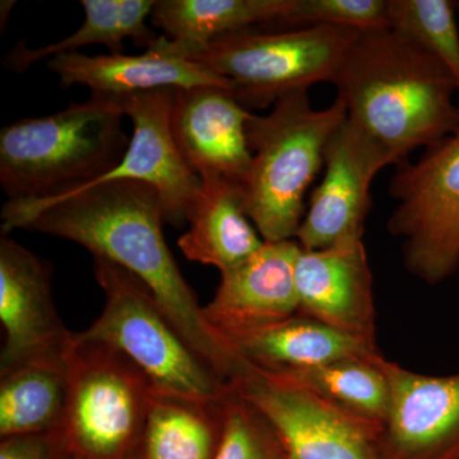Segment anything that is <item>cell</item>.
Returning a JSON list of instances; mask_svg holds the SVG:
<instances>
[{
	"mask_svg": "<svg viewBox=\"0 0 459 459\" xmlns=\"http://www.w3.org/2000/svg\"><path fill=\"white\" fill-rule=\"evenodd\" d=\"M161 197L138 180L100 183L50 201H7L2 234L25 229L80 244L120 265L152 292L195 353L228 382L238 356L204 318L164 237Z\"/></svg>",
	"mask_w": 459,
	"mask_h": 459,
	"instance_id": "obj_1",
	"label": "cell"
},
{
	"mask_svg": "<svg viewBox=\"0 0 459 459\" xmlns=\"http://www.w3.org/2000/svg\"><path fill=\"white\" fill-rule=\"evenodd\" d=\"M333 84L347 122L388 165L439 143L459 126L452 75L391 29L359 33Z\"/></svg>",
	"mask_w": 459,
	"mask_h": 459,
	"instance_id": "obj_2",
	"label": "cell"
},
{
	"mask_svg": "<svg viewBox=\"0 0 459 459\" xmlns=\"http://www.w3.org/2000/svg\"><path fill=\"white\" fill-rule=\"evenodd\" d=\"M119 102L91 96L0 132V184L8 201H50L92 186L122 161L131 140Z\"/></svg>",
	"mask_w": 459,
	"mask_h": 459,
	"instance_id": "obj_3",
	"label": "cell"
},
{
	"mask_svg": "<svg viewBox=\"0 0 459 459\" xmlns=\"http://www.w3.org/2000/svg\"><path fill=\"white\" fill-rule=\"evenodd\" d=\"M346 120L340 99L312 108L307 90L280 99L270 114H253L247 142L253 160L243 190L244 210L264 241L296 240L307 189L325 165V152Z\"/></svg>",
	"mask_w": 459,
	"mask_h": 459,
	"instance_id": "obj_4",
	"label": "cell"
},
{
	"mask_svg": "<svg viewBox=\"0 0 459 459\" xmlns=\"http://www.w3.org/2000/svg\"><path fill=\"white\" fill-rule=\"evenodd\" d=\"M104 292L101 316L80 337L108 344L131 359L157 391L201 402H221L228 382L184 340L155 296L120 265L93 256Z\"/></svg>",
	"mask_w": 459,
	"mask_h": 459,
	"instance_id": "obj_5",
	"label": "cell"
},
{
	"mask_svg": "<svg viewBox=\"0 0 459 459\" xmlns=\"http://www.w3.org/2000/svg\"><path fill=\"white\" fill-rule=\"evenodd\" d=\"M360 32L329 25L247 30L183 57L229 80L235 98L250 111L273 107L283 96L312 84L333 83Z\"/></svg>",
	"mask_w": 459,
	"mask_h": 459,
	"instance_id": "obj_6",
	"label": "cell"
},
{
	"mask_svg": "<svg viewBox=\"0 0 459 459\" xmlns=\"http://www.w3.org/2000/svg\"><path fill=\"white\" fill-rule=\"evenodd\" d=\"M68 398L60 434L78 459H131L153 385L119 350L74 333L66 353Z\"/></svg>",
	"mask_w": 459,
	"mask_h": 459,
	"instance_id": "obj_7",
	"label": "cell"
},
{
	"mask_svg": "<svg viewBox=\"0 0 459 459\" xmlns=\"http://www.w3.org/2000/svg\"><path fill=\"white\" fill-rule=\"evenodd\" d=\"M389 195L397 207L388 231L403 240L407 271L437 285L459 268V126L415 164L397 165Z\"/></svg>",
	"mask_w": 459,
	"mask_h": 459,
	"instance_id": "obj_8",
	"label": "cell"
},
{
	"mask_svg": "<svg viewBox=\"0 0 459 459\" xmlns=\"http://www.w3.org/2000/svg\"><path fill=\"white\" fill-rule=\"evenodd\" d=\"M228 383L270 424L289 459H382L379 429L291 380L238 358Z\"/></svg>",
	"mask_w": 459,
	"mask_h": 459,
	"instance_id": "obj_9",
	"label": "cell"
},
{
	"mask_svg": "<svg viewBox=\"0 0 459 459\" xmlns=\"http://www.w3.org/2000/svg\"><path fill=\"white\" fill-rule=\"evenodd\" d=\"M0 374L38 362L65 364L74 333L56 312L50 268L7 237L0 240Z\"/></svg>",
	"mask_w": 459,
	"mask_h": 459,
	"instance_id": "obj_10",
	"label": "cell"
},
{
	"mask_svg": "<svg viewBox=\"0 0 459 459\" xmlns=\"http://www.w3.org/2000/svg\"><path fill=\"white\" fill-rule=\"evenodd\" d=\"M386 166L385 156L344 120L325 147V175L296 237L301 249H327L362 238L371 183Z\"/></svg>",
	"mask_w": 459,
	"mask_h": 459,
	"instance_id": "obj_11",
	"label": "cell"
},
{
	"mask_svg": "<svg viewBox=\"0 0 459 459\" xmlns=\"http://www.w3.org/2000/svg\"><path fill=\"white\" fill-rule=\"evenodd\" d=\"M380 367L391 394L382 459H459V374L425 376L383 356Z\"/></svg>",
	"mask_w": 459,
	"mask_h": 459,
	"instance_id": "obj_12",
	"label": "cell"
},
{
	"mask_svg": "<svg viewBox=\"0 0 459 459\" xmlns=\"http://www.w3.org/2000/svg\"><path fill=\"white\" fill-rule=\"evenodd\" d=\"M295 280L299 314L377 349L373 274L362 238L301 249Z\"/></svg>",
	"mask_w": 459,
	"mask_h": 459,
	"instance_id": "obj_13",
	"label": "cell"
},
{
	"mask_svg": "<svg viewBox=\"0 0 459 459\" xmlns=\"http://www.w3.org/2000/svg\"><path fill=\"white\" fill-rule=\"evenodd\" d=\"M252 115L221 87L175 90L171 133L181 159L199 178L217 175L243 186L253 160L247 132Z\"/></svg>",
	"mask_w": 459,
	"mask_h": 459,
	"instance_id": "obj_14",
	"label": "cell"
},
{
	"mask_svg": "<svg viewBox=\"0 0 459 459\" xmlns=\"http://www.w3.org/2000/svg\"><path fill=\"white\" fill-rule=\"evenodd\" d=\"M301 247L296 240L264 241L261 249L221 282L204 318L220 337L237 336L299 314L295 268Z\"/></svg>",
	"mask_w": 459,
	"mask_h": 459,
	"instance_id": "obj_15",
	"label": "cell"
},
{
	"mask_svg": "<svg viewBox=\"0 0 459 459\" xmlns=\"http://www.w3.org/2000/svg\"><path fill=\"white\" fill-rule=\"evenodd\" d=\"M48 66L65 89L80 84L100 98L122 99L148 91L198 86L221 87L234 92L229 80L204 65L168 53L160 47L159 39L140 56L110 53L90 56L77 51L51 57Z\"/></svg>",
	"mask_w": 459,
	"mask_h": 459,
	"instance_id": "obj_16",
	"label": "cell"
},
{
	"mask_svg": "<svg viewBox=\"0 0 459 459\" xmlns=\"http://www.w3.org/2000/svg\"><path fill=\"white\" fill-rule=\"evenodd\" d=\"M199 179L201 188L186 217L189 229L178 247L189 261L225 273L258 252L264 240L244 210L240 186L217 175Z\"/></svg>",
	"mask_w": 459,
	"mask_h": 459,
	"instance_id": "obj_17",
	"label": "cell"
},
{
	"mask_svg": "<svg viewBox=\"0 0 459 459\" xmlns=\"http://www.w3.org/2000/svg\"><path fill=\"white\" fill-rule=\"evenodd\" d=\"M294 0H159L153 25L164 31L159 44L186 56L223 36L247 30H286Z\"/></svg>",
	"mask_w": 459,
	"mask_h": 459,
	"instance_id": "obj_18",
	"label": "cell"
},
{
	"mask_svg": "<svg viewBox=\"0 0 459 459\" xmlns=\"http://www.w3.org/2000/svg\"><path fill=\"white\" fill-rule=\"evenodd\" d=\"M226 343L247 364L272 374L380 353L376 347L301 314L226 338Z\"/></svg>",
	"mask_w": 459,
	"mask_h": 459,
	"instance_id": "obj_19",
	"label": "cell"
},
{
	"mask_svg": "<svg viewBox=\"0 0 459 459\" xmlns=\"http://www.w3.org/2000/svg\"><path fill=\"white\" fill-rule=\"evenodd\" d=\"M223 400L201 402L153 388L131 459H213L221 440Z\"/></svg>",
	"mask_w": 459,
	"mask_h": 459,
	"instance_id": "obj_20",
	"label": "cell"
},
{
	"mask_svg": "<svg viewBox=\"0 0 459 459\" xmlns=\"http://www.w3.org/2000/svg\"><path fill=\"white\" fill-rule=\"evenodd\" d=\"M153 0H82L84 21L68 38L39 49L17 45L9 54L5 65L16 72L26 71L35 63L77 53L89 45L101 44L111 54H122L123 41L132 39L138 47L148 48L160 38L147 25L155 8Z\"/></svg>",
	"mask_w": 459,
	"mask_h": 459,
	"instance_id": "obj_21",
	"label": "cell"
},
{
	"mask_svg": "<svg viewBox=\"0 0 459 459\" xmlns=\"http://www.w3.org/2000/svg\"><path fill=\"white\" fill-rule=\"evenodd\" d=\"M0 377L2 439L60 431L68 398L65 364L23 365Z\"/></svg>",
	"mask_w": 459,
	"mask_h": 459,
	"instance_id": "obj_22",
	"label": "cell"
},
{
	"mask_svg": "<svg viewBox=\"0 0 459 459\" xmlns=\"http://www.w3.org/2000/svg\"><path fill=\"white\" fill-rule=\"evenodd\" d=\"M382 355L346 359L273 374L309 389L329 403L379 429L382 433L389 411V385L380 367ZM272 374V373H271Z\"/></svg>",
	"mask_w": 459,
	"mask_h": 459,
	"instance_id": "obj_23",
	"label": "cell"
},
{
	"mask_svg": "<svg viewBox=\"0 0 459 459\" xmlns=\"http://www.w3.org/2000/svg\"><path fill=\"white\" fill-rule=\"evenodd\" d=\"M451 0H388L389 29L448 71L459 93V32Z\"/></svg>",
	"mask_w": 459,
	"mask_h": 459,
	"instance_id": "obj_24",
	"label": "cell"
},
{
	"mask_svg": "<svg viewBox=\"0 0 459 459\" xmlns=\"http://www.w3.org/2000/svg\"><path fill=\"white\" fill-rule=\"evenodd\" d=\"M222 419L213 459H289L270 424L231 388L222 402Z\"/></svg>",
	"mask_w": 459,
	"mask_h": 459,
	"instance_id": "obj_25",
	"label": "cell"
},
{
	"mask_svg": "<svg viewBox=\"0 0 459 459\" xmlns=\"http://www.w3.org/2000/svg\"><path fill=\"white\" fill-rule=\"evenodd\" d=\"M314 25L358 31L389 29L388 0H294L286 29Z\"/></svg>",
	"mask_w": 459,
	"mask_h": 459,
	"instance_id": "obj_26",
	"label": "cell"
},
{
	"mask_svg": "<svg viewBox=\"0 0 459 459\" xmlns=\"http://www.w3.org/2000/svg\"><path fill=\"white\" fill-rule=\"evenodd\" d=\"M68 455L60 431L4 437L0 459H60Z\"/></svg>",
	"mask_w": 459,
	"mask_h": 459,
	"instance_id": "obj_27",
	"label": "cell"
},
{
	"mask_svg": "<svg viewBox=\"0 0 459 459\" xmlns=\"http://www.w3.org/2000/svg\"><path fill=\"white\" fill-rule=\"evenodd\" d=\"M60 459H78V458H75V457H74V455H65V457L60 458Z\"/></svg>",
	"mask_w": 459,
	"mask_h": 459,
	"instance_id": "obj_28",
	"label": "cell"
},
{
	"mask_svg": "<svg viewBox=\"0 0 459 459\" xmlns=\"http://www.w3.org/2000/svg\"><path fill=\"white\" fill-rule=\"evenodd\" d=\"M458 8H459V4H458Z\"/></svg>",
	"mask_w": 459,
	"mask_h": 459,
	"instance_id": "obj_29",
	"label": "cell"
}]
</instances>
